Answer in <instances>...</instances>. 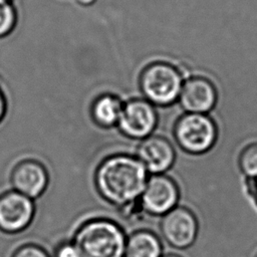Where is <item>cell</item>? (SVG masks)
<instances>
[{"mask_svg":"<svg viewBox=\"0 0 257 257\" xmlns=\"http://www.w3.org/2000/svg\"><path fill=\"white\" fill-rule=\"evenodd\" d=\"M81 257H124L126 234L108 218H92L80 224L71 239Z\"/></svg>","mask_w":257,"mask_h":257,"instance_id":"2","label":"cell"},{"mask_svg":"<svg viewBox=\"0 0 257 257\" xmlns=\"http://www.w3.org/2000/svg\"><path fill=\"white\" fill-rule=\"evenodd\" d=\"M6 108H7V105H6V99L2 93V91L0 90V122L3 120L4 116H5V113H6Z\"/></svg>","mask_w":257,"mask_h":257,"instance_id":"18","label":"cell"},{"mask_svg":"<svg viewBox=\"0 0 257 257\" xmlns=\"http://www.w3.org/2000/svg\"><path fill=\"white\" fill-rule=\"evenodd\" d=\"M161 257H181V256L177 255V254H167V255H163Z\"/></svg>","mask_w":257,"mask_h":257,"instance_id":"20","label":"cell"},{"mask_svg":"<svg viewBox=\"0 0 257 257\" xmlns=\"http://www.w3.org/2000/svg\"><path fill=\"white\" fill-rule=\"evenodd\" d=\"M16 22V11L9 1L0 0V37L9 33Z\"/></svg>","mask_w":257,"mask_h":257,"instance_id":"15","label":"cell"},{"mask_svg":"<svg viewBox=\"0 0 257 257\" xmlns=\"http://www.w3.org/2000/svg\"><path fill=\"white\" fill-rule=\"evenodd\" d=\"M12 190L35 200L42 196L49 184V173L45 165L34 159L16 163L10 173Z\"/></svg>","mask_w":257,"mask_h":257,"instance_id":"9","label":"cell"},{"mask_svg":"<svg viewBox=\"0 0 257 257\" xmlns=\"http://www.w3.org/2000/svg\"><path fill=\"white\" fill-rule=\"evenodd\" d=\"M239 166L249 177H257V143L246 146L239 156Z\"/></svg>","mask_w":257,"mask_h":257,"instance_id":"14","label":"cell"},{"mask_svg":"<svg viewBox=\"0 0 257 257\" xmlns=\"http://www.w3.org/2000/svg\"><path fill=\"white\" fill-rule=\"evenodd\" d=\"M53 257H81L80 252L72 240L60 242L53 251Z\"/></svg>","mask_w":257,"mask_h":257,"instance_id":"17","label":"cell"},{"mask_svg":"<svg viewBox=\"0 0 257 257\" xmlns=\"http://www.w3.org/2000/svg\"><path fill=\"white\" fill-rule=\"evenodd\" d=\"M157 123L155 105L146 98H134L123 103L116 127L127 139L142 141L153 134Z\"/></svg>","mask_w":257,"mask_h":257,"instance_id":"5","label":"cell"},{"mask_svg":"<svg viewBox=\"0 0 257 257\" xmlns=\"http://www.w3.org/2000/svg\"><path fill=\"white\" fill-rule=\"evenodd\" d=\"M161 233L173 247L184 249L191 246L198 234V221L195 214L188 208L176 206L163 215Z\"/></svg>","mask_w":257,"mask_h":257,"instance_id":"8","label":"cell"},{"mask_svg":"<svg viewBox=\"0 0 257 257\" xmlns=\"http://www.w3.org/2000/svg\"><path fill=\"white\" fill-rule=\"evenodd\" d=\"M123 103L112 94H104L98 97L91 107L93 121L100 127L109 128L116 126Z\"/></svg>","mask_w":257,"mask_h":257,"instance_id":"13","label":"cell"},{"mask_svg":"<svg viewBox=\"0 0 257 257\" xmlns=\"http://www.w3.org/2000/svg\"><path fill=\"white\" fill-rule=\"evenodd\" d=\"M184 81V74L177 65L158 61L143 71L141 88L146 99L152 104L167 106L179 98Z\"/></svg>","mask_w":257,"mask_h":257,"instance_id":"3","label":"cell"},{"mask_svg":"<svg viewBox=\"0 0 257 257\" xmlns=\"http://www.w3.org/2000/svg\"><path fill=\"white\" fill-rule=\"evenodd\" d=\"M135 156L148 173L152 175L164 174L173 166L176 151L168 139L151 135L141 141Z\"/></svg>","mask_w":257,"mask_h":257,"instance_id":"11","label":"cell"},{"mask_svg":"<svg viewBox=\"0 0 257 257\" xmlns=\"http://www.w3.org/2000/svg\"><path fill=\"white\" fill-rule=\"evenodd\" d=\"M35 216L34 200L10 190L0 195V231L17 234L27 229Z\"/></svg>","mask_w":257,"mask_h":257,"instance_id":"7","label":"cell"},{"mask_svg":"<svg viewBox=\"0 0 257 257\" xmlns=\"http://www.w3.org/2000/svg\"><path fill=\"white\" fill-rule=\"evenodd\" d=\"M149 173L136 156L115 154L103 159L94 172V186L108 204L130 210L139 202Z\"/></svg>","mask_w":257,"mask_h":257,"instance_id":"1","label":"cell"},{"mask_svg":"<svg viewBox=\"0 0 257 257\" xmlns=\"http://www.w3.org/2000/svg\"><path fill=\"white\" fill-rule=\"evenodd\" d=\"M79 3L81 4H84V5H88V4H91L93 1L95 0H77Z\"/></svg>","mask_w":257,"mask_h":257,"instance_id":"19","label":"cell"},{"mask_svg":"<svg viewBox=\"0 0 257 257\" xmlns=\"http://www.w3.org/2000/svg\"><path fill=\"white\" fill-rule=\"evenodd\" d=\"M256 257H257V256H256Z\"/></svg>","mask_w":257,"mask_h":257,"instance_id":"22","label":"cell"},{"mask_svg":"<svg viewBox=\"0 0 257 257\" xmlns=\"http://www.w3.org/2000/svg\"><path fill=\"white\" fill-rule=\"evenodd\" d=\"M163 246L156 233L139 229L126 235L124 257H161Z\"/></svg>","mask_w":257,"mask_h":257,"instance_id":"12","label":"cell"},{"mask_svg":"<svg viewBox=\"0 0 257 257\" xmlns=\"http://www.w3.org/2000/svg\"><path fill=\"white\" fill-rule=\"evenodd\" d=\"M180 192L177 183L165 174L151 175L140 197L141 208L154 216H163L177 206Z\"/></svg>","mask_w":257,"mask_h":257,"instance_id":"6","label":"cell"},{"mask_svg":"<svg viewBox=\"0 0 257 257\" xmlns=\"http://www.w3.org/2000/svg\"><path fill=\"white\" fill-rule=\"evenodd\" d=\"M217 89L213 81L205 76L185 78L179 102L183 109L192 113H208L217 102Z\"/></svg>","mask_w":257,"mask_h":257,"instance_id":"10","label":"cell"},{"mask_svg":"<svg viewBox=\"0 0 257 257\" xmlns=\"http://www.w3.org/2000/svg\"><path fill=\"white\" fill-rule=\"evenodd\" d=\"M11 257H50L48 252L35 243H26L19 246Z\"/></svg>","mask_w":257,"mask_h":257,"instance_id":"16","label":"cell"},{"mask_svg":"<svg viewBox=\"0 0 257 257\" xmlns=\"http://www.w3.org/2000/svg\"><path fill=\"white\" fill-rule=\"evenodd\" d=\"M3 1H9V2H10V1H11V0H3Z\"/></svg>","mask_w":257,"mask_h":257,"instance_id":"21","label":"cell"},{"mask_svg":"<svg viewBox=\"0 0 257 257\" xmlns=\"http://www.w3.org/2000/svg\"><path fill=\"white\" fill-rule=\"evenodd\" d=\"M217 136V125L207 113L186 112L178 118L174 127V137L179 147L193 155L211 150Z\"/></svg>","mask_w":257,"mask_h":257,"instance_id":"4","label":"cell"}]
</instances>
